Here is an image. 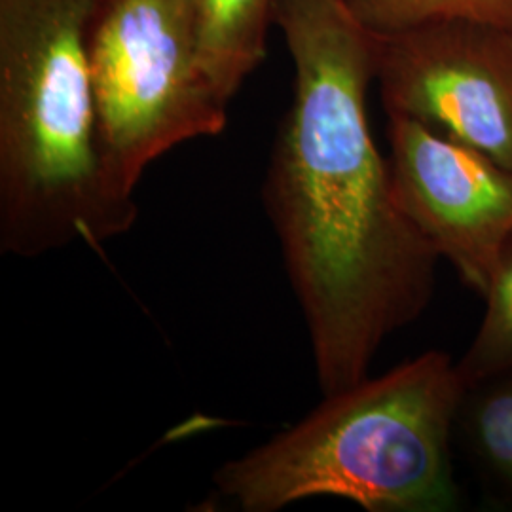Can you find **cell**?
Instances as JSON below:
<instances>
[{
  "label": "cell",
  "mask_w": 512,
  "mask_h": 512,
  "mask_svg": "<svg viewBox=\"0 0 512 512\" xmlns=\"http://www.w3.org/2000/svg\"><path fill=\"white\" fill-rule=\"evenodd\" d=\"M293 99L262 186L323 395L368 378L435 293L440 256L395 198L368 126L374 33L346 0H275Z\"/></svg>",
  "instance_id": "cell-1"
},
{
  "label": "cell",
  "mask_w": 512,
  "mask_h": 512,
  "mask_svg": "<svg viewBox=\"0 0 512 512\" xmlns=\"http://www.w3.org/2000/svg\"><path fill=\"white\" fill-rule=\"evenodd\" d=\"M95 0H0V251L35 258L131 230L110 186L88 59Z\"/></svg>",
  "instance_id": "cell-2"
},
{
  "label": "cell",
  "mask_w": 512,
  "mask_h": 512,
  "mask_svg": "<svg viewBox=\"0 0 512 512\" xmlns=\"http://www.w3.org/2000/svg\"><path fill=\"white\" fill-rule=\"evenodd\" d=\"M467 387L458 363L427 351L365 378L293 427L226 461L215 492L243 512L340 497L370 512H442L458 505L452 431Z\"/></svg>",
  "instance_id": "cell-3"
},
{
  "label": "cell",
  "mask_w": 512,
  "mask_h": 512,
  "mask_svg": "<svg viewBox=\"0 0 512 512\" xmlns=\"http://www.w3.org/2000/svg\"><path fill=\"white\" fill-rule=\"evenodd\" d=\"M88 59L101 160L124 200L169 150L228 126L232 101L203 65L186 0H95Z\"/></svg>",
  "instance_id": "cell-4"
},
{
  "label": "cell",
  "mask_w": 512,
  "mask_h": 512,
  "mask_svg": "<svg viewBox=\"0 0 512 512\" xmlns=\"http://www.w3.org/2000/svg\"><path fill=\"white\" fill-rule=\"evenodd\" d=\"M374 50L387 116L414 118L512 169V31L431 21L374 33Z\"/></svg>",
  "instance_id": "cell-5"
},
{
  "label": "cell",
  "mask_w": 512,
  "mask_h": 512,
  "mask_svg": "<svg viewBox=\"0 0 512 512\" xmlns=\"http://www.w3.org/2000/svg\"><path fill=\"white\" fill-rule=\"evenodd\" d=\"M395 198L463 283L486 296L512 238V169L414 118L387 116Z\"/></svg>",
  "instance_id": "cell-6"
},
{
  "label": "cell",
  "mask_w": 512,
  "mask_h": 512,
  "mask_svg": "<svg viewBox=\"0 0 512 512\" xmlns=\"http://www.w3.org/2000/svg\"><path fill=\"white\" fill-rule=\"evenodd\" d=\"M203 65L230 101L268 54L275 0H186Z\"/></svg>",
  "instance_id": "cell-7"
},
{
  "label": "cell",
  "mask_w": 512,
  "mask_h": 512,
  "mask_svg": "<svg viewBox=\"0 0 512 512\" xmlns=\"http://www.w3.org/2000/svg\"><path fill=\"white\" fill-rule=\"evenodd\" d=\"M469 442L482 469L512 494V368L467 389Z\"/></svg>",
  "instance_id": "cell-8"
},
{
  "label": "cell",
  "mask_w": 512,
  "mask_h": 512,
  "mask_svg": "<svg viewBox=\"0 0 512 512\" xmlns=\"http://www.w3.org/2000/svg\"><path fill=\"white\" fill-rule=\"evenodd\" d=\"M486 313L469 349L458 361L467 389L512 368V238L484 296Z\"/></svg>",
  "instance_id": "cell-9"
},
{
  "label": "cell",
  "mask_w": 512,
  "mask_h": 512,
  "mask_svg": "<svg viewBox=\"0 0 512 512\" xmlns=\"http://www.w3.org/2000/svg\"><path fill=\"white\" fill-rule=\"evenodd\" d=\"M353 16L374 33L431 21H473L512 31V0H346Z\"/></svg>",
  "instance_id": "cell-10"
}]
</instances>
